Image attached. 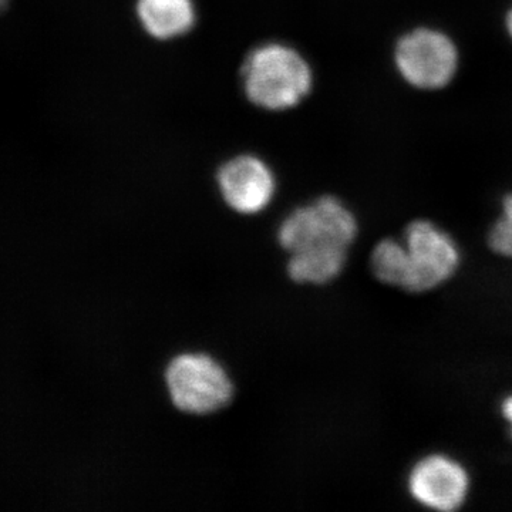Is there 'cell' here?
Segmentation results:
<instances>
[{"mask_svg": "<svg viewBox=\"0 0 512 512\" xmlns=\"http://www.w3.org/2000/svg\"><path fill=\"white\" fill-rule=\"evenodd\" d=\"M312 84V69L305 57L284 43L255 47L242 66L245 96L259 109H293L308 96Z\"/></svg>", "mask_w": 512, "mask_h": 512, "instance_id": "1", "label": "cell"}, {"mask_svg": "<svg viewBox=\"0 0 512 512\" xmlns=\"http://www.w3.org/2000/svg\"><path fill=\"white\" fill-rule=\"evenodd\" d=\"M163 380L175 410L211 416L232 402L235 386L227 369L208 353H178L164 367Z\"/></svg>", "mask_w": 512, "mask_h": 512, "instance_id": "2", "label": "cell"}, {"mask_svg": "<svg viewBox=\"0 0 512 512\" xmlns=\"http://www.w3.org/2000/svg\"><path fill=\"white\" fill-rule=\"evenodd\" d=\"M357 234L359 222L348 205L323 195L289 212L279 224L276 241L289 255L306 249H349Z\"/></svg>", "mask_w": 512, "mask_h": 512, "instance_id": "3", "label": "cell"}, {"mask_svg": "<svg viewBox=\"0 0 512 512\" xmlns=\"http://www.w3.org/2000/svg\"><path fill=\"white\" fill-rule=\"evenodd\" d=\"M402 239L406 248L402 291L431 292L457 274L460 248L456 239L439 225L427 220L410 222Z\"/></svg>", "mask_w": 512, "mask_h": 512, "instance_id": "4", "label": "cell"}, {"mask_svg": "<svg viewBox=\"0 0 512 512\" xmlns=\"http://www.w3.org/2000/svg\"><path fill=\"white\" fill-rule=\"evenodd\" d=\"M394 62L403 79L416 89L439 90L456 76L458 52L440 30L419 28L400 37Z\"/></svg>", "mask_w": 512, "mask_h": 512, "instance_id": "5", "label": "cell"}, {"mask_svg": "<svg viewBox=\"0 0 512 512\" xmlns=\"http://www.w3.org/2000/svg\"><path fill=\"white\" fill-rule=\"evenodd\" d=\"M406 488L414 503L421 507L450 512L466 504L471 478L456 458L431 453L419 458L410 468Z\"/></svg>", "mask_w": 512, "mask_h": 512, "instance_id": "6", "label": "cell"}, {"mask_svg": "<svg viewBox=\"0 0 512 512\" xmlns=\"http://www.w3.org/2000/svg\"><path fill=\"white\" fill-rule=\"evenodd\" d=\"M218 191L228 208L241 215L264 211L276 191L274 171L262 158L241 154L217 171Z\"/></svg>", "mask_w": 512, "mask_h": 512, "instance_id": "7", "label": "cell"}, {"mask_svg": "<svg viewBox=\"0 0 512 512\" xmlns=\"http://www.w3.org/2000/svg\"><path fill=\"white\" fill-rule=\"evenodd\" d=\"M136 12L140 25L157 40L187 35L197 18L194 0H137Z\"/></svg>", "mask_w": 512, "mask_h": 512, "instance_id": "8", "label": "cell"}, {"mask_svg": "<svg viewBox=\"0 0 512 512\" xmlns=\"http://www.w3.org/2000/svg\"><path fill=\"white\" fill-rule=\"evenodd\" d=\"M349 249L320 248L289 254L286 275L296 285H328L348 264Z\"/></svg>", "mask_w": 512, "mask_h": 512, "instance_id": "9", "label": "cell"}, {"mask_svg": "<svg viewBox=\"0 0 512 512\" xmlns=\"http://www.w3.org/2000/svg\"><path fill=\"white\" fill-rule=\"evenodd\" d=\"M406 248L403 239L384 238L377 242L370 254V271L377 281L402 289Z\"/></svg>", "mask_w": 512, "mask_h": 512, "instance_id": "10", "label": "cell"}, {"mask_svg": "<svg viewBox=\"0 0 512 512\" xmlns=\"http://www.w3.org/2000/svg\"><path fill=\"white\" fill-rule=\"evenodd\" d=\"M488 245L494 254L512 259V192L505 195L500 217L491 225Z\"/></svg>", "mask_w": 512, "mask_h": 512, "instance_id": "11", "label": "cell"}, {"mask_svg": "<svg viewBox=\"0 0 512 512\" xmlns=\"http://www.w3.org/2000/svg\"><path fill=\"white\" fill-rule=\"evenodd\" d=\"M501 413H503L504 419L512 426V394L505 397L503 403H501Z\"/></svg>", "mask_w": 512, "mask_h": 512, "instance_id": "12", "label": "cell"}, {"mask_svg": "<svg viewBox=\"0 0 512 512\" xmlns=\"http://www.w3.org/2000/svg\"><path fill=\"white\" fill-rule=\"evenodd\" d=\"M505 25H507L508 35L511 36L512 39V9L508 12L507 20H505Z\"/></svg>", "mask_w": 512, "mask_h": 512, "instance_id": "13", "label": "cell"}, {"mask_svg": "<svg viewBox=\"0 0 512 512\" xmlns=\"http://www.w3.org/2000/svg\"><path fill=\"white\" fill-rule=\"evenodd\" d=\"M511 439H512V426H511Z\"/></svg>", "mask_w": 512, "mask_h": 512, "instance_id": "14", "label": "cell"}]
</instances>
